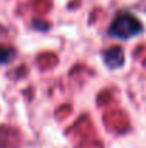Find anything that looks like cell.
I'll list each match as a JSON object with an SVG mask.
<instances>
[{
  "label": "cell",
  "mask_w": 146,
  "mask_h": 148,
  "mask_svg": "<svg viewBox=\"0 0 146 148\" xmlns=\"http://www.w3.org/2000/svg\"><path fill=\"white\" fill-rule=\"evenodd\" d=\"M143 32V25L142 22L130 14V13H123L115 17V20L109 26V35L115 39L120 40H129L136 36H139Z\"/></svg>",
  "instance_id": "6da1fadb"
},
{
  "label": "cell",
  "mask_w": 146,
  "mask_h": 148,
  "mask_svg": "<svg viewBox=\"0 0 146 148\" xmlns=\"http://www.w3.org/2000/svg\"><path fill=\"white\" fill-rule=\"evenodd\" d=\"M103 63L109 69H119L125 65V52L120 46H112L102 53Z\"/></svg>",
  "instance_id": "7a4b0ae2"
},
{
  "label": "cell",
  "mask_w": 146,
  "mask_h": 148,
  "mask_svg": "<svg viewBox=\"0 0 146 148\" xmlns=\"http://www.w3.org/2000/svg\"><path fill=\"white\" fill-rule=\"evenodd\" d=\"M16 56L13 48H6L0 45V65H9Z\"/></svg>",
  "instance_id": "3957f363"
}]
</instances>
